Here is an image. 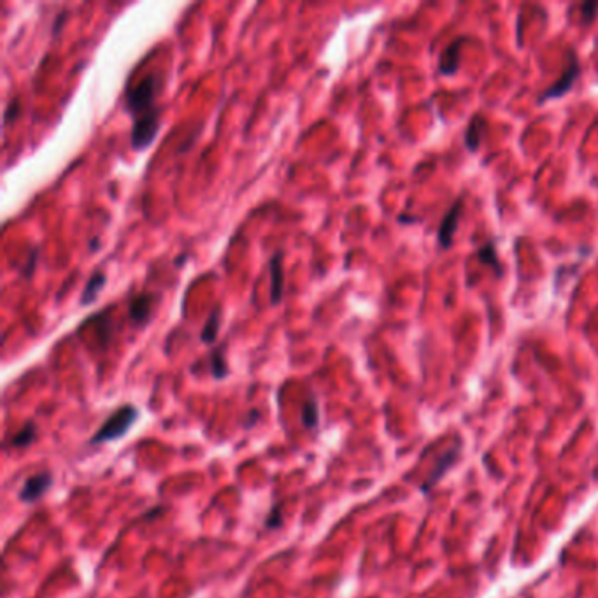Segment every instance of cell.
<instances>
[{
  "mask_svg": "<svg viewBox=\"0 0 598 598\" xmlns=\"http://www.w3.org/2000/svg\"><path fill=\"white\" fill-rule=\"evenodd\" d=\"M137 418H139V411H137V407H134V406L119 407L118 411H114V413L107 418L106 423L97 430L95 435L89 439V444L95 446V444H102V442H109V440L121 439V437L126 435L129 430L134 427Z\"/></svg>",
  "mask_w": 598,
  "mask_h": 598,
  "instance_id": "cell-1",
  "label": "cell"
},
{
  "mask_svg": "<svg viewBox=\"0 0 598 598\" xmlns=\"http://www.w3.org/2000/svg\"><path fill=\"white\" fill-rule=\"evenodd\" d=\"M156 77L153 74L143 77L136 86H130L126 89V111L139 118L149 111H153V102H155L156 95Z\"/></svg>",
  "mask_w": 598,
  "mask_h": 598,
  "instance_id": "cell-2",
  "label": "cell"
},
{
  "mask_svg": "<svg viewBox=\"0 0 598 598\" xmlns=\"http://www.w3.org/2000/svg\"><path fill=\"white\" fill-rule=\"evenodd\" d=\"M160 113L158 111H149L139 118H136L130 134V144L136 151H144L149 146L155 143L156 136L160 132Z\"/></svg>",
  "mask_w": 598,
  "mask_h": 598,
  "instance_id": "cell-3",
  "label": "cell"
},
{
  "mask_svg": "<svg viewBox=\"0 0 598 598\" xmlns=\"http://www.w3.org/2000/svg\"><path fill=\"white\" fill-rule=\"evenodd\" d=\"M567 57L569 58H567V67L563 69L562 77L556 80L548 89H544V92L540 93L539 104H544L551 99H560V97H563L572 88V85L575 83V80L581 76V65H579V60L577 57H575L574 50H570Z\"/></svg>",
  "mask_w": 598,
  "mask_h": 598,
  "instance_id": "cell-4",
  "label": "cell"
},
{
  "mask_svg": "<svg viewBox=\"0 0 598 598\" xmlns=\"http://www.w3.org/2000/svg\"><path fill=\"white\" fill-rule=\"evenodd\" d=\"M51 486H53V476L50 472L36 474L25 481L23 488L20 489V500L21 502H36L50 491Z\"/></svg>",
  "mask_w": 598,
  "mask_h": 598,
  "instance_id": "cell-5",
  "label": "cell"
},
{
  "mask_svg": "<svg viewBox=\"0 0 598 598\" xmlns=\"http://www.w3.org/2000/svg\"><path fill=\"white\" fill-rule=\"evenodd\" d=\"M268 274H271V304L278 305L285 295V267H283V253L276 251L268 260Z\"/></svg>",
  "mask_w": 598,
  "mask_h": 598,
  "instance_id": "cell-6",
  "label": "cell"
},
{
  "mask_svg": "<svg viewBox=\"0 0 598 598\" xmlns=\"http://www.w3.org/2000/svg\"><path fill=\"white\" fill-rule=\"evenodd\" d=\"M155 300L156 297L151 293H143L134 297L129 305V320L132 321L134 325L146 327L153 317V305H155Z\"/></svg>",
  "mask_w": 598,
  "mask_h": 598,
  "instance_id": "cell-7",
  "label": "cell"
},
{
  "mask_svg": "<svg viewBox=\"0 0 598 598\" xmlns=\"http://www.w3.org/2000/svg\"><path fill=\"white\" fill-rule=\"evenodd\" d=\"M462 207H463V199H458L453 205H451V209L447 211V214L444 216L442 222H440L439 235H437V237H439V244L442 246L444 249L453 246V237H455L456 227H458V218H460V214H462Z\"/></svg>",
  "mask_w": 598,
  "mask_h": 598,
  "instance_id": "cell-8",
  "label": "cell"
},
{
  "mask_svg": "<svg viewBox=\"0 0 598 598\" xmlns=\"http://www.w3.org/2000/svg\"><path fill=\"white\" fill-rule=\"evenodd\" d=\"M465 39L467 37H458V39H455L453 43H451L450 46L442 51V53H440L439 72L442 74V76H453L456 70H458L460 51H462L463 40Z\"/></svg>",
  "mask_w": 598,
  "mask_h": 598,
  "instance_id": "cell-9",
  "label": "cell"
},
{
  "mask_svg": "<svg viewBox=\"0 0 598 598\" xmlns=\"http://www.w3.org/2000/svg\"><path fill=\"white\" fill-rule=\"evenodd\" d=\"M106 283H107V276L104 271H95L92 276H89V279L86 281V286L83 290V295H81V305H89L93 304V302L97 300V297H99L100 291L106 288Z\"/></svg>",
  "mask_w": 598,
  "mask_h": 598,
  "instance_id": "cell-10",
  "label": "cell"
},
{
  "mask_svg": "<svg viewBox=\"0 0 598 598\" xmlns=\"http://www.w3.org/2000/svg\"><path fill=\"white\" fill-rule=\"evenodd\" d=\"M111 309L113 308H106V311L92 316V320L97 321V323H93V327H95L97 341H100V346H102L104 349L107 347V344H109L111 341V335H113V321H111V317H109Z\"/></svg>",
  "mask_w": 598,
  "mask_h": 598,
  "instance_id": "cell-11",
  "label": "cell"
},
{
  "mask_svg": "<svg viewBox=\"0 0 598 598\" xmlns=\"http://www.w3.org/2000/svg\"><path fill=\"white\" fill-rule=\"evenodd\" d=\"M484 132V118L481 114H476L472 119H470L469 126L465 130V146L469 151L476 153L481 146V139H483Z\"/></svg>",
  "mask_w": 598,
  "mask_h": 598,
  "instance_id": "cell-12",
  "label": "cell"
},
{
  "mask_svg": "<svg viewBox=\"0 0 598 598\" xmlns=\"http://www.w3.org/2000/svg\"><path fill=\"white\" fill-rule=\"evenodd\" d=\"M219 320H222V311H219V308H216L214 311L211 312V316L207 317V321H205L204 328H202V332H200L202 342L212 344L216 341L218 332H219Z\"/></svg>",
  "mask_w": 598,
  "mask_h": 598,
  "instance_id": "cell-13",
  "label": "cell"
},
{
  "mask_svg": "<svg viewBox=\"0 0 598 598\" xmlns=\"http://www.w3.org/2000/svg\"><path fill=\"white\" fill-rule=\"evenodd\" d=\"M302 423L305 428H316L320 425V407H317L316 398L311 397L305 400L302 407Z\"/></svg>",
  "mask_w": 598,
  "mask_h": 598,
  "instance_id": "cell-14",
  "label": "cell"
},
{
  "mask_svg": "<svg viewBox=\"0 0 598 598\" xmlns=\"http://www.w3.org/2000/svg\"><path fill=\"white\" fill-rule=\"evenodd\" d=\"M36 439H37V427H36V423L28 421V423L16 433V435L11 437L9 444L13 447H27L28 444H32Z\"/></svg>",
  "mask_w": 598,
  "mask_h": 598,
  "instance_id": "cell-15",
  "label": "cell"
},
{
  "mask_svg": "<svg viewBox=\"0 0 598 598\" xmlns=\"http://www.w3.org/2000/svg\"><path fill=\"white\" fill-rule=\"evenodd\" d=\"M477 258H479V260L483 261L484 265L491 267L493 271L496 272V274L502 276V267H500V261H499V258H496L495 244H493V242H488V244H484L483 248L479 249V253H477Z\"/></svg>",
  "mask_w": 598,
  "mask_h": 598,
  "instance_id": "cell-16",
  "label": "cell"
},
{
  "mask_svg": "<svg viewBox=\"0 0 598 598\" xmlns=\"http://www.w3.org/2000/svg\"><path fill=\"white\" fill-rule=\"evenodd\" d=\"M211 374L214 379H223L228 376V369L222 349H214L211 354Z\"/></svg>",
  "mask_w": 598,
  "mask_h": 598,
  "instance_id": "cell-17",
  "label": "cell"
},
{
  "mask_svg": "<svg viewBox=\"0 0 598 598\" xmlns=\"http://www.w3.org/2000/svg\"><path fill=\"white\" fill-rule=\"evenodd\" d=\"M598 4L597 2H585L581 6V20L585 25H589L597 18Z\"/></svg>",
  "mask_w": 598,
  "mask_h": 598,
  "instance_id": "cell-18",
  "label": "cell"
},
{
  "mask_svg": "<svg viewBox=\"0 0 598 598\" xmlns=\"http://www.w3.org/2000/svg\"><path fill=\"white\" fill-rule=\"evenodd\" d=\"M18 113H20V100L13 99L7 106L6 114H4V125H9L14 118H18Z\"/></svg>",
  "mask_w": 598,
  "mask_h": 598,
  "instance_id": "cell-19",
  "label": "cell"
},
{
  "mask_svg": "<svg viewBox=\"0 0 598 598\" xmlns=\"http://www.w3.org/2000/svg\"><path fill=\"white\" fill-rule=\"evenodd\" d=\"M281 513H279V507L274 506L271 509V514H268V518L265 519V528H278V526H281Z\"/></svg>",
  "mask_w": 598,
  "mask_h": 598,
  "instance_id": "cell-20",
  "label": "cell"
},
{
  "mask_svg": "<svg viewBox=\"0 0 598 598\" xmlns=\"http://www.w3.org/2000/svg\"><path fill=\"white\" fill-rule=\"evenodd\" d=\"M256 420H258V411H253V413H249V421L244 425V427L246 428H251V423L255 425Z\"/></svg>",
  "mask_w": 598,
  "mask_h": 598,
  "instance_id": "cell-21",
  "label": "cell"
},
{
  "mask_svg": "<svg viewBox=\"0 0 598 598\" xmlns=\"http://www.w3.org/2000/svg\"><path fill=\"white\" fill-rule=\"evenodd\" d=\"M67 20V16H65V13H62V16H60V20L58 21H55V25H53V33H57L58 30H60V27H62V23L63 21Z\"/></svg>",
  "mask_w": 598,
  "mask_h": 598,
  "instance_id": "cell-22",
  "label": "cell"
},
{
  "mask_svg": "<svg viewBox=\"0 0 598 598\" xmlns=\"http://www.w3.org/2000/svg\"><path fill=\"white\" fill-rule=\"evenodd\" d=\"M186 258H188V256H186V255H185V256H179V258H175V265H178V267H179V265H181V263H185V261H186Z\"/></svg>",
  "mask_w": 598,
  "mask_h": 598,
  "instance_id": "cell-23",
  "label": "cell"
}]
</instances>
